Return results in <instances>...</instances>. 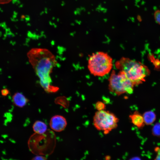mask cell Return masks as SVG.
Segmentation results:
<instances>
[{"instance_id": "d6986e66", "label": "cell", "mask_w": 160, "mask_h": 160, "mask_svg": "<svg viewBox=\"0 0 160 160\" xmlns=\"http://www.w3.org/2000/svg\"><path fill=\"white\" fill-rule=\"evenodd\" d=\"M140 159H141V158L140 157L138 156L134 157L130 159V160H140Z\"/></svg>"}, {"instance_id": "277c9868", "label": "cell", "mask_w": 160, "mask_h": 160, "mask_svg": "<svg viewBox=\"0 0 160 160\" xmlns=\"http://www.w3.org/2000/svg\"><path fill=\"white\" fill-rule=\"evenodd\" d=\"M113 65L112 58L107 53L103 52L93 53L88 61L89 71L95 76H102L108 73Z\"/></svg>"}, {"instance_id": "7c38bea8", "label": "cell", "mask_w": 160, "mask_h": 160, "mask_svg": "<svg viewBox=\"0 0 160 160\" xmlns=\"http://www.w3.org/2000/svg\"><path fill=\"white\" fill-rule=\"evenodd\" d=\"M151 132L154 136L160 137V122L156 123L153 126Z\"/></svg>"}, {"instance_id": "ba28073f", "label": "cell", "mask_w": 160, "mask_h": 160, "mask_svg": "<svg viewBox=\"0 0 160 160\" xmlns=\"http://www.w3.org/2000/svg\"><path fill=\"white\" fill-rule=\"evenodd\" d=\"M129 117L132 123L139 129H142L144 127L145 124L143 115L138 111H135Z\"/></svg>"}, {"instance_id": "8fae6325", "label": "cell", "mask_w": 160, "mask_h": 160, "mask_svg": "<svg viewBox=\"0 0 160 160\" xmlns=\"http://www.w3.org/2000/svg\"><path fill=\"white\" fill-rule=\"evenodd\" d=\"M143 116L145 123L147 125H151L156 119V114L152 111H146L144 113Z\"/></svg>"}, {"instance_id": "8992f818", "label": "cell", "mask_w": 160, "mask_h": 160, "mask_svg": "<svg viewBox=\"0 0 160 160\" xmlns=\"http://www.w3.org/2000/svg\"><path fill=\"white\" fill-rule=\"evenodd\" d=\"M93 120L95 128L106 134L117 127L119 119L113 113L103 110L95 113Z\"/></svg>"}, {"instance_id": "ac0fdd59", "label": "cell", "mask_w": 160, "mask_h": 160, "mask_svg": "<svg viewBox=\"0 0 160 160\" xmlns=\"http://www.w3.org/2000/svg\"><path fill=\"white\" fill-rule=\"evenodd\" d=\"M33 160H46V157L43 155H37L32 159Z\"/></svg>"}, {"instance_id": "7a4b0ae2", "label": "cell", "mask_w": 160, "mask_h": 160, "mask_svg": "<svg viewBox=\"0 0 160 160\" xmlns=\"http://www.w3.org/2000/svg\"><path fill=\"white\" fill-rule=\"evenodd\" d=\"M116 68L122 71L134 85L140 84L150 74L148 67L141 63L122 57L115 63Z\"/></svg>"}, {"instance_id": "9a60e30c", "label": "cell", "mask_w": 160, "mask_h": 160, "mask_svg": "<svg viewBox=\"0 0 160 160\" xmlns=\"http://www.w3.org/2000/svg\"><path fill=\"white\" fill-rule=\"evenodd\" d=\"M154 17L156 22L160 25V10L155 11L154 13Z\"/></svg>"}, {"instance_id": "9c48e42d", "label": "cell", "mask_w": 160, "mask_h": 160, "mask_svg": "<svg viewBox=\"0 0 160 160\" xmlns=\"http://www.w3.org/2000/svg\"><path fill=\"white\" fill-rule=\"evenodd\" d=\"M12 101L13 104L15 106L23 108L27 104L29 100L23 94L17 92L13 95Z\"/></svg>"}, {"instance_id": "30bf717a", "label": "cell", "mask_w": 160, "mask_h": 160, "mask_svg": "<svg viewBox=\"0 0 160 160\" xmlns=\"http://www.w3.org/2000/svg\"><path fill=\"white\" fill-rule=\"evenodd\" d=\"M32 128L35 133L41 134L46 132L47 130V124L42 121L37 120L33 124Z\"/></svg>"}, {"instance_id": "4fadbf2b", "label": "cell", "mask_w": 160, "mask_h": 160, "mask_svg": "<svg viewBox=\"0 0 160 160\" xmlns=\"http://www.w3.org/2000/svg\"><path fill=\"white\" fill-rule=\"evenodd\" d=\"M57 100L58 101H56V103H58L63 107L66 108L69 106V103L66 98H63V97L62 98H59Z\"/></svg>"}, {"instance_id": "6da1fadb", "label": "cell", "mask_w": 160, "mask_h": 160, "mask_svg": "<svg viewBox=\"0 0 160 160\" xmlns=\"http://www.w3.org/2000/svg\"><path fill=\"white\" fill-rule=\"evenodd\" d=\"M27 57L44 90L49 93L58 91V87L52 85L50 76L57 63L54 55L47 49L34 48L28 52Z\"/></svg>"}, {"instance_id": "3957f363", "label": "cell", "mask_w": 160, "mask_h": 160, "mask_svg": "<svg viewBox=\"0 0 160 160\" xmlns=\"http://www.w3.org/2000/svg\"><path fill=\"white\" fill-rule=\"evenodd\" d=\"M55 144V134L49 129L43 134L34 133L28 142L29 150L33 153L44 156L50 155L53 152Z\"/></svg>"}, {"instance_id": "ffe728a7", "label": "cell", "mask_w": 160, "mask_h": 160, "mask_svg": "<svg viewBox=\"0 0 160 160\" xmlns=\"http://www.w3.org/2000/svg\"><path fill=\"white\" fill-rule=\"evenodd\" d=\"M111 159V157L109 156H105V159L106 160H110Z\"/></svg>"}, {"instance_id": "5b68a950", "label": "cell", "mask_w": 160, "mask_h": 160, "mask_svg": "<svg viewBox=\"0 0 160 160\" xmlns=\"http://www.w3.org/2000/svg\"><path fill=\"white\" fill-rule=\"evenodd\" d=\"M108 81V89L111 92L116 95L131 94L133 92L134 85L122 71L117 73L113 70Z\"/></svg>"}, {"instance_id": "e0dca14e", "label": "cell", "mask_w": 160, "mask_h": 160, "mask_svg": "<svg viewBox=\"0 0 160 160\" xmlns=\"http://www.w3.org/2000/svg\"><path fill=\"white\" fill-rule=\"evenodd\" d=\"M9 91L7 89H2L1 91V95L3 96H6L9 93Z\"/></svg>"}, {"instance_id": "5bb4252c", "label": "cell", "mask_w": 160, "mask_h": 160, "mask_svg": "<svg viewBox=\"0 0 160 160\" xmlns=\"http://www.w3.org/2000/svg\"><path fill=\"white\" fill-rule=\"evenodd\" d=\"M95 107L98 111L104 110L105 108V104L103 103L100 101L97 102L95 103Z\"/></svg>"}, {"instance_id": "2e32d148", "label": "cell", "mask_w": 160, "mask_h": 160, "mask_svg": "<svg viewBox=\"0 0 160 160\" xmlns=\"http://www.w3.org/2000/svg\"><path fill=\"white\" fill-rule=\"evenodd\" d=\"M154 151L156 154V156L154 159L156 160H160V147H156L154 149Z\"/></svg>"}, {"instance_id": "52a82bcc", "label": "cell", "mask_w": 160, "mask_h": 160, "mask_svg": "<svg viewBox=\"0 0 160 160\" xmlns=\"http://www.w3.org/2000/svg\"><path fill=\"white\" fill-rule=\"evenodd\" d=\"M67 125L65 118L60 115H55L51 118L49 122V126L51 129L56 132L63 131Z\"/></svg>"}]
</instances>
